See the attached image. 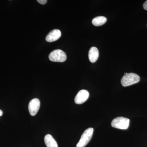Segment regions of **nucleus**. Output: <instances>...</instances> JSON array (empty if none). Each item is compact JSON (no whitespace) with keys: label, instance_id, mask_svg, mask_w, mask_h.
Segmentation results:
<instances>
[{"label":"nucleus","instance_id":"423d86ee","mask_svg":"<svg viewBox=\"0 0 147 147\" xmlns=\"http://www.w3.org/2000/svg\"><path fill=\"white\" fill-rule=\"evenodd\" d=\"M89 96V93L85 90H81L77 94L75 98L74 102L76 104H82L86 102Z\"/></svg>","mask_w":147,"mask_h":147},{"label":"nucleus","instance_id":"7ed1b4c3","mask_svg":"<svg viewBox=\"0 0 147 147\" xmlns=\"http://www.w3.org/2000/svg\"><path fill=\"white\" fill-rule=\"evenodd\" d=\"M93 131L94 129L92 127L87 129L81 136V139L76 145V147L86 146L91 139Z\"/></svg>","mask_w":147,"mask_h":147},{"label":"nucleus","instance_id":"f257e3e1","mask_svg":"<svg viewBox=\"0 0 147 147\" xmlns=\"http://www.w3.org/2000/svg\"><path fill=\"white\" fill-rule=\"evenodd\" d=\"M140 77L137 74L133 73H126L121 80V83L124 87H127L138 83Z\"/></svg>","mask_w":147,"mask_h":147},{"label":"nucleus","instance_id":"f8f14e48","mask_svg":"<svg viewBox=\"0 0 147 147\" xmlns=\"http://www.w3.org/2000/svg\"><path fill=\"white\" fill-rule=\"evenodd\" d=\"M143 7L145 10H147V1L144 3V5H143Z\"/></svg>","mask_w":147,"mask_h":147},{"label":"nucleus","instance_id":"1a4fd4ad","mask_svg":"<svg viewBox=\"0 0 147 147\" xmlns=\"http://www.w3.org/2000/svg\"><path fill=\"white\" fill-rule=\"evenodd\" d=\"M44 141L47 147H58L57 143L56 140L50 134L45 135Z\"/></svg>","mask_w":147,"mask_h":147},{"label":"nucleus","instance_id":"20e7f679","mask_svg":"<svg viewBox=\"0 0 147 147\" xmlns=\"http://www.w3.org/2000/svg\"><path fill=\"white\" fill-rule=\"evenodd\" d=\"M49 58L51 61L63 62L66 60L67 56L62 50H56L50 53Z\"/></svg>","mask_w":147,"mask_h":147},{"label":"nucleus","instance_id":"39448f33","mask_svg":"<svg viewBox=\"0 0 147 147\" xmlns=\"http://www.w3.org/2000/svg\"><path fill=\"white\" fill-rule=\"evenodd\" d=\"M40 107V101L38 98H34L30 100L29 103L28 110L31 115H36Z\"/></svg>","mask_w":147,"mask_h":147},{"label":"nucleus","instance_id":"9b49d317","mask_svg":"<svg viewBox=\"0 0 147 147\" xmlns=\"http://www.w3.org/2000/svg\"><path fill=\"white\" fill-rule=\"evenodd\" d=\"M38 2L41 5H45L47 2V0H38Z\"/></svg>","mask_w":147,"mask_h":147},{"label":"nucleus","instance_id":"ddd939ff","mask_svg":"<svg viewBox=\"0 0 147 147\" xmlns=\"http://www.w3.org/2000/svg\"><path fill=\"white\" fill-rule=\"evenodd\" d=\"M3 114V111L0 110V116H2Z\"/></svg>","mask_w":147,"mask_h":147},{"label":"nucleus","instance_id":"0eeeda50","mask_svg":"<svg viewBox=\"0 0 147 147\" xmlns=\"http://www.w3.org/2000/svg\"><path fill=\"white\" fill-rule=\"evenodd\" d=\"M61 36L60 30L57 29H55L47 35L46 37V41L48 42H54L59 39Z\"/></svg>","mask_w":147,"mask_h":147},{"label":"nucleus","instance_id":"9d476101","mask_svg":"<svg viewBox=\"0 0 147 147\" xmlns=\"http://www.w3.org/2000/svg\"><path fill=\"white\" fill-rule=\"evenodd\" d=\"M107 21L106 17L102 16H97L93 19L92 23L96 26H100L105 24Z\"/></svg>","mask_w":147,"mask_h":147},{"label":"nucleus","instance_id":"6e6552de","mask_svg":"<svg viewBox=\"0 0 147 147\" xmlns=\"http://www.w3.org/2000/svg\"><path fill=\"white\" fill-rule=\"evenodd\" d=\"M98 57L99 52L98 49L96 47H92L88 53V57L90 61L92 63H94L97 60Z\"/></svg>","mask_w":147,"mask_h":147},{"label":"nucleus","instance_id":"f03ea898","mask_svg":"<svg viewBox=\"0 0 147 147\" xmlns=\"http://www.w3.org/2000/svg\"><path fill=\"white\" fill-rule=\"evenodd\" d=\"M129 124V119L123 117H118L113 120L111 125L115 128L126 129L128 128Z\"/></svg>","mask_w":147,"mask_h":147}]
</instances>
